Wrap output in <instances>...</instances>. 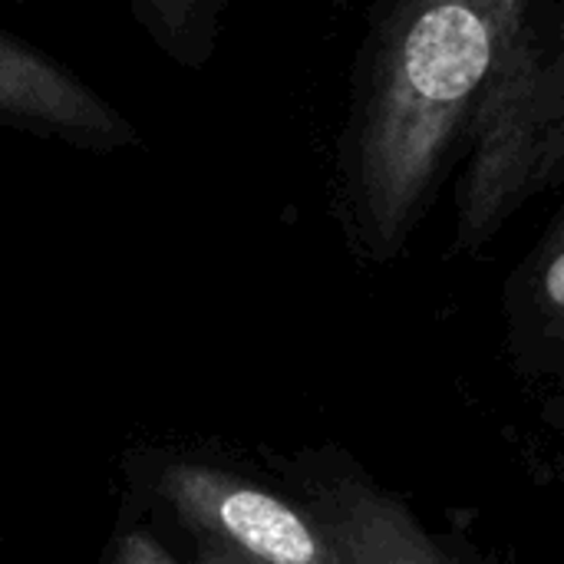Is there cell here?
Returning <instances> with one entry per match:
<instances>
[{
	"label": "cell",
	"instance_id": "8",
	"mask_svg": "<svg viewBox=\"0 0 564 564\" xmlns=\"http://www.w3.org/2000/svg\"><path fill=\"white\" fill-rule=\"evenodd\" d=\"M202 564H241V562H235V558H231V555H225V552L202 549Z\"/></svg>",
	"mask_w": 564,
	"mask_h": 564
},
{
	"label": "cell",
	"instance_id": "6",
	"mask_svg": "<svg viewBox=\"0 0 564 564\" xmlns=\"http://www.w3.org/2000/svg\"><path fill=\"white\" fill-rule=\"evenodd\" d=\"M0 116L93 145L135 139V129L86 83L7 33H0Z\"/></svg>",
	"mask_w": 564,
	"mask_h": 564
},
{
	"label": "cell",
	"instance_id": "2",
	"mask_svg": "<svg viewBox=\"0 0 564 564\" xmlns=\"http://www.w3.org/2000/svg\"><path fill=\"white\" fill-rule=\"evenodd\" d=\"M463 159L453 228L463 258L564 185V0H519Z\"/></svg>",
	"mask_w": 564,
	"mask_h": 564
},
{
	"label": "cell",
	"instance_id": "3",
	"mask_svg": "<svg viewBox=\"0 0 564 564\" xmlns=\"http://www.w3.org/2000/svg\"><path fill=\"white\" fill-rule=\"evenodd\" d=\"M175 516L241 564H347L324 525L297 506L212 466L178 463L162 476Z\"/></svg>",
	"mask_w": 564,
	"mask_h": 564
},
{
	"label": "cell",
	"instance_id": "9",
	"mask_svg": "<svg viewBox=\"0 0 564 564\" xmlns=\"http://www.w3.org/2000/svg\"><path fill=\"white\" fill-rule=\"evenodd\" d=\"M549 476H552V482H555V486H558V489L564 492V449L558 453V456H555V459H552V469H549Z\"/></svg>",
	"mask_w": 564,
	"mask_h": 564
},
{
	"label": "cell",
	"instance_id": "7",
	"mask_svg": "<svg viewBox=\"0 0 564 564\" xmlns=\"http://www.w3.org/2000/svg\"><path fill=\"white\" fill-rule=\"evenodd\" d=\"M112 564H175L172 555L145 532H129L122 535V542L116 545Z\"/></svg>",
	"mask_w": 564,
	"mask_h": 564
},
{
	"label": "cell",
	"instance_id": "4",
	"mask_svg": "<svg viewBox=\"0 0 564 564\" xmlns=\"http://www.w3.org/2000/svg\"><path fill=\"white\" fill-rule=\"evenodd\" d=\"M506 364L552 433H564V198L502 284Z\"/></svg>",
	"mask_w": 564,
	"mask_h": 564
},
{
	"label": "cell",
	"instance_id": "5",
	"mask_svg": "<svg viewBox=\"0 0 564 564\" xmlns=\"http://www.w3.org/2000/svg\"><path fill=\"white\" fill-rule=\"evenodd\" d=\"M317 522L347 564H466L397 492L364 473H330L314 489Z\"/></svg>",
	"mask_w": 564,
	"mask_h": 564
},
{
	"label": "cell",
	"instance_id": "1",
	"mask_svg": "<svg viewBox=\"0 0 564 564\" xmlns=\"http://www.w3.org/2000/svg\"><path fill=\"white\" fill-rule=\"evenodd\" d=\"M519 0H403L380 13L347 129L344 212L370 264L403 254L466 152Z\"/></svg>",
	"mask_w": 564,
	"mask_h": 564
}]
</instances>
